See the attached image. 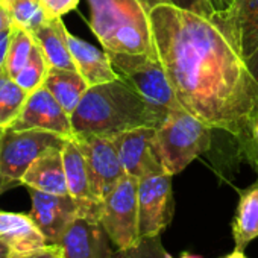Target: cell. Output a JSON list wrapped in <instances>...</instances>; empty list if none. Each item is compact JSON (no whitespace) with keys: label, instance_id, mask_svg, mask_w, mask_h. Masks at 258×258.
<instances>
[{"label":"cell","instance_id":"6da1fadb","mask_svg":"<svg viewBox=\"0 0 258 258\" xmlns=\"http://www.w3.org/2000/svg\"><path fill=\"white\" fill-rule=\"evenodd\" d=\"M158 58L181 106L234 136L250 133L258 115V82L246 59L210 19L158 5L151 10Z\"/></svg>","mask_w":258,"mask_h":258},{"label":"cell","instance_id":"7a4b0ae2","mask_svg":"<svg viewBox=\"0 0 258 258\" xmlns=\"http://www.w3.org/2000/svg\"><path fill=\"white\" fill-rule=\"evenodd\" d=\"M167 111L149 103L131 84L118 78L90 87L70 115L75 136H115L136 127H158Z\"/></svg>","mask_w":258,"mask_h":258},{"label":"cell","instance_id":"3957f363","mask_svg":"<svg viewBox=\"0 0 258 258\" xmlns=\"http://www.w3.org/2000/svg\"><path fill=\"white\" fill-rule=\"evenodd\" d=\"M90 28L108 53L158 56L151 14L142 0H87Z\"/></svg>","mask_w":258,"mask_h":258},{"label":"cell","instance_id":"277c9868","mask_svg":"<svg viewBox=\"0 0 258 258\" xmlns=\"http://www.w3.org/2000/svg\"><path fill=\"white\" fill-rule=\"evenodd\" d=\"M157 149L167 175L182 172L211 145V127L187 112L172 111L157 127Z\"/></svg>","mask_w":258,"mask_h":258},{"label":"cell","instance_id":"5b68a950","mask_svg":"<svg viewBox=\"0 0 258 258\" xmlns=\"http://www.w3.org/2000/svg\"><path fill=\"white\" fill-rule=\"evenodd\" d=\"M121 79L131 84L149 103L167 112L184 109L176 99L164 66L148 53H108Z\"/></svg>","mask_w":258,"mask_h":258},{"label":"cell","instance_id":"8992f818","mask_svg":"<svg viewBox=\"0 0 258 258\" xmlns=\"http://www.w3.org/2000/svg\"><path fill=\"white\" fill-rule=\"evenodd\" d=\"M67 140L40 129H4L0 139V175L20 185L23 175L35 160L52 149L62 148Z\"/></svg>","mask_w":258,"mask_h":258},{"label":"cell","instance_id":"52a82bcc","mask_svg":"<svg viewBox=\"0 0 258 258\" xmlns=\"http://www.w3.org/2000/svg\"><path fill=\"white\" fill-rule=\"evenodd\" d=\"M100 220L112 243L120 250L134 247L139 232V179L124 176L102 201Z\"/></svg>","mask_w":258,"mask_h":258},{"label":"cell","instance_id":"ba28073f","mask_svg":"<svg viewBox=\"0 0 258 258\" xmlns=\"http://www.w3.org/2000/svg\"><path fill=\"white\" fill-rule=\"evenodd\" d=\"M31 213L29 216L40 228L47 244H58L69 225L81 213H100V207H84L70 195H52L35 188H29Z\"/></svg>","mask_w":258,"mask_h":258},{"label":"cell","instance_id":"9c48e42d","mask_svg":"<svg viewBox=\"0 0 258 258\" xmlns=\"http://www.w3.org/2000/svg\"><path fill=\"white\" fill-rule=\"evenodd\" d=\"M73 139L85 157L93 191L102 202L126 176L117 148L112 139L106 136L90 134L75 136Z\"/></svg>","mask_w":258,"mask_h":258},{"label":"cell","instance_id":"30bf717a","mask_svg":"<svg viewBox=\"0 0 258 258\" xmlns=\"http://www.w3.org/2000/svg\"><path fill=\"white\" fill-rule=\"evenodd\" d=\"M170 175L158 173L139 179V232L140 238L161 235L173 217Z\"/></svg>","mask_w":258,"mask_h":258},{"label":"cell","instance_id":"8fae6325","mask_svg":"<svg viewBox=\"0 0 258 258\" xmlns=\"http://www.w3.org/2000/svg\"><path fill=\"white\" fill-rule=\"evenodd\" d=\"M62 258H112L117 252L100 213H81L66 229L59 243Z\"/></svg>","mask_w":258,"mask_h":258},{"label":"cell","instance_id":"7c38bea8","mask_svg":"<svg viewBox=\"0 0 258 258\" xmlns=\"http://www.w3.org/2000/svg\"><path fill=\"white\" fill-rule=\"evenodd\" d=\"M155 133L157 127L143 126L111 136L127 176L140 179L149 175L166 173L157 149Z\"/></svg>","mask_w":258,"mask_h":258},{"label":"cell","instance_id":"4fadbf2b","mask_svg":"<svg viewBox=\"0 0 258 258\" xmlns=\"http://www.w3.org/2000/svg\"><path fill=\"white\" fill-rule=\"evenodd\" d=\"M11 127L16 131L40 129V131L58 134L64 139L75 137L70 114L66 112V109L44 85L28 96L19 118Z\"/></svg>","mask_w":258,"mask_h":258},{"label":"cell","instance_id":"5bb4252c","mask_svg":"<svg viewBox=\"0 0 258 258\" xmlns=\"http://www.w3.org/2000/svg\"><path fill=\"white\" fill-rule=\"evenodd\" d=\"M247 61L258 50V0H232L211 19Z\"/></svg>","mask_w":258,"mask_h":258},{"label":"cell","instance_id":"9a60e30c","mask_svg":"<svg viewBox=\"0 0 258 258\" xmlns=\"http://www.w3.org/2000/svg\"><path fill=\"white\" fill-rule=\"evenodd\" d=\"M67 43L73 61L76 64V70L85 79L88 87H96L120 78L115 69L112 67L106 50H99L93 44L75 37L69 31Z\"/></svg>","mask_w":258,"mask_h":258},{"label":"cell","instance_id":"2e32d148","mask_svg":"<svg viewBox=\"0 0 258 258\" xmlns=\"http://www.w3.org/2000/svg\"><path fill=\"white\" fill-rule=\"evenodd\" d=\"M0 240L14 255L28 253L47 246V240L29 214L0 211Z\"/></svg>","mask_w":258,"mask_h":258},{"label":"cell","instance_id":"e0dca14e","mask_svg":"<svg viewBox=\"0 0 258 258\" xmlns=\"http://www.w3.org/2000/svg\"><path fill=\"white\" fill-rule=\"evenodd\" d=\"M22 184L52 195H69L62 148L52 149L35 160L22 178Z\"/></svg>","mask_w":258,"mask_h":258},{"label":"cell","instance_id":"ac0fdd59","mask_svg":"<svg viewBox=\"0 0 258 258\" xmlns=\"http://www.w3.org/2000/svg\"><path fill=\"white\" fill-rule=\"evenodd\" d=\"M62 161H64L69 195L84 207H94L102 204L93 191L85 157L81 148L78 146V143L75 142V139H69L64 143Z\"/></svg>","mask_w":258,"mask_h":258},{"label":"cell","instance_id":"d6986e66","mask_svg":"<svg viewBox=\"0 0 258 258\" xmlns=\"http://www.w3.org/2000/svg\"><path fill=\"white\" fill-rule=\"evenodd\" d=\"M37 46L41 49L50 69L76 70V64L67 43V28L62 19H52L47 25L31 34Z\"/></svg>","mask_w":258,"mask_h":258},{"label":"cell","instance_id":"ffe728a7","mask_svg":"<svg viewBox=\"0 0 258 258\" xmlns=\"http://www.w3.org/2000/svg\"><path fill=\"white\" fill-rule=\"evenodd\" d=\"M43 85L70 115L78 108L85 91L90 88L79 72L62 69H49Z\"/></svg>","mask_w":258,"mask_h":258},{"label":"cell","instance_id":"44dd1931","mask_svg":"<svg viewBox=\"0 0 258 258\" xmlns=\"http://www.w3.org/2000/svg\"><path fill=\"white\" fill-rule=\"evenodd\" d=\"M258 237V184L244 190L240 196L237 214L232 222L234 249L244 247Z\"/></svg>","mask_w":258,"mask_h":258},{"label":"cell","instance_id":"7402d4cb","mask_svg":"<svg viewBox=\"0 0 258 258\" xmlns=\"http://www.w3.org/2000/svg\"><path fill=\"white\" fill-rule=\"evenodd\" d=\"M2 5L14 28L34 34L52 19L46 14L40 0H2Z\"/></svg>","mask_w":258,"mask_h":258},{"label":"cell","instance_id":"603a6c76","mask_svg":"<svg viewBox=\"0 0 258 258\" xmlns=\"http://www.w3.org/2000/svg\"><path fill=\"white\" fill-rule=\"evenodd\" d=\"M29 93L25 91L14 79H8L0 87V127H11L19 118Z\"/></svg>","mask_w":258,"mask_h":258},{"label":"cell","instance_id":"cb8c5ba5","mask_svg":"<svg viewBox=\"0 0 258 258\" xmlns=\"http://www.w3.org/2000/svg\"><path fill=\"white\" fill-rule=\"evenodd\" d=\"M34 47H35V40L32 38V35L23 29L14 28V35L5 61V70L11 79H14L22 72V69L28 64Z\"/></svg>","mask_w":258,"mask_h":258},{"label":"cell","instance_id":"d4e9b609","mask_svg":"<svg viewBox=\"0 0 258 258\" xmlns=\"http://www.w3.org/2000/svg\"><path fill=\"white\" fill-rule=\"evenodd\" d=\"M49 64L41 52V49L37 46L32 50V55L28 61V64L22 69V72L14 78V81L29 94L35 90H38L40 87H43L44 79L47 76L49 72Z\"/></svg>","mask_w":258,"mask_h":258},{"label":"cell","instance_id":"484cf974","mask_svg":"<svg viewBox=\"0 0 258 258\" xmlns=\"http://www.w3.org/2000/svg\"><path fill=\"white\" fill-rule=\"evenodd\" d=\"M142 4L149 13L158 5H172L175 8L193 13L196 16H201L210 20L217 13V10L213 5V0H142Z\"/></svg>","mask_w":258,"mask_h":258},{"label":"cell","instance_id":"4316f807","mask_svg":"<svg viewBox=\"0 0 258 258\" xmlns=\"http://www.w3.org/2000/svg\"><path fill=\"white\" fill-rule=\"evenodd\" d=\"M127 258H173L161 243L160 235L142 238L134 247L124 250Z\"/></svg>","mask_w":258,"mask_h":258},{"label":"cell","instance_id":"83f0119b","mask_svg":"<svg viewBox=\"0 0 258 258\" xmlns=\"http://www.w3.org/2000/svg\"><path fill=\"white\" fill-rule=\"evenodd\" d=\"M40 2L50 19H62L78 7L79 0H40Z\"/></svg>","mask_w":258,"mask_h":258},{"label":"cell","instance_id":"f1b7e54d","mask_svg":"<svg viewBox=\"0 0 258 258\" xmlns=\"http://www.w3.org/2000/svg\"><path fill=\"white\" fill-rule=\"evenodd\" d=\"M13 258H62V250L59 244H47L28 253L13 255Z\"/></svg>","mask_w":258,"mask_h":258},{"label":"cell","instance_id":"f546056e","mask_svg":"<svg viewBox=\"0 0 258 258\" xmlns=\"http://www.w3.org/2000/svg\"><path fill=\"white\" fill-rule=\"evenodd\" d=\"M13 35H14V26L0 31V75H2L4 72H7L5 70V61H7V53H8Z\"/></svg>","mask_w":258,"mask_h":258},{"label":"cell","instance_id":"4dcf8cb0","mask_svg":"<svg viewBox=\"0 0 258 258\" xmlns=\"http://www.w3.org/2000/svg\"><path fill=\"white\" fill-rule=\"evenodd\" d=\"M8 28H13V23L7 14V10L5 7L2 5V0H0V31H4V29H8Z\"/></svg>","mask_w":258,"mask_h":258},{"label":"cell","instance_id":"1f68e13d","mask_svg":"<svg viewBox=\"0 0 258 258\" xmlns=\"http://www.w3.org/2000/svg\"><path fill=\"white\" fill-rule=\"evenodd\" d=\"M246 62H247V67H249L250 73L253 75V78H255L256 82H258V50H256Z\"/></svg>","mask_w":258,"mask_h":258},{"label":"cell","instance_id":"d6a6232c","mask_svg":"<svg viewBox=\"0 0 258 258\" xmlns=\"http://www.w3.org/2000/svg\"><path fill=\"white\" fill-rule=\"evenodd\" d=\"M2 134H4V129L0 127V139H2ZM16 185H19V184L14 182V181H10V179H7V178H4L2 175H0V193H4V191H7L10 188L16 187Z\"/></svg>","mask_w":258,"mask_h":258},{"label":"cell","instance_id":"836d02e7","mask_svg":"<svg viewBox=\"0 0 258 258\" xmlns=\"http://www.w3.org/2000/svg\"><path fill=\"white\" fill-rule=\"evenodd\" d=\"M13 250L11 247L4 241V240H0V258H13Z\"/></svg>","mask_w":258,"mask_h":258},{"label":"cell","instance_id":"e575fe53","mask_svg":"<svg viewBox=\"0 0 258 258\" xmlns=\"http://www.w3.org/2000/svg\"><path fill=\"white\" fill-rule=\"evenodd\" d=\"M250 134H252L253 140H255V142H256V145H258V115L255 117V120H253V123H252Z\"/></svg>","mask_w":258,"mask_h":258},{"label":"cell","instance_id":"d590c367","mask_svg":"<svg viewBox=\"0 0 258 258\" xmlns=\"http://www.w3.org/2000/svg\"><path fill=\"white\" fill-rule=\"evenodd\" d=\"M223 258H246V255H244V252H243L241 249H234L231 253H228V255L223 256Z\"/></svg>","mask_w":258,"mask_h":258},{"label":"cell","instance_id":"8d00e7d4","mask_svg":"<svg viewBox=\"0 0 258 258\" xmlns=\"http://www.w3.org/2000/svg\"><path fill=\"white\" fill-rule=\"evenodd\" d=\"M112 258H127V256H126L124 250H120V249H117V252H115V255H114Z\"/></svg>","mask_w":258,"mask_h":258},{"label":"cell","instance_id":"74e56055","mask_svg":"<svg viewBox=\"0 0 258 258\" xmlns=\"http://www.w3.org/2000/svg\"><path fill=\"white\" fill-rule=\"evenodd\" d=\"M223 2H226V4H228V5H229V4H231V2H232V0H223Z\"/></svg>","mask_w":258,"mask_h":258}]
</instances>
